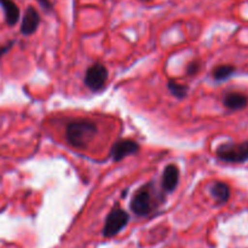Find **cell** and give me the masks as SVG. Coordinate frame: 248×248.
Here are the masks:
<instances>
[{"label":"cell","instance_id":"1","mask_svg":"<svg viewBox=\"0 0 248 248\" xmlns=\"http://www.w3.org/2000/svg\"><path fill=\"white\" fill-rule=\"evenodd\" d=\"M98 132L96 124L87 119H77L70 121L65 127V138L68 144L77 149H86Z\"/></svg>","mask_w":248,"mask_h":248},{"label":"cell","instance_id":"2","mask_svg":"<svg viewBox=\"0 0 248 248\" xmlns=\"http://www.w3.org/2000/svg\"><path fill=\"white\" fill-rule=\"evenodd\" d=\"M161 202L159 196H156L154 183H148L140 186L130 202L131 211L138 217H145L150 215Z\"/></svg>","mask_w":248,"mask_h":248},{"label":"cell","instance_id":"3","mask_svg":"<svg viewBox=\"0 0 248 248\" xmlns=\"http://www.w3.org/2000/svg\"><path fill=\"white\" fill-rule=\"evenodd\" d=\"M217 157L229 164H244L248 161V140L241 143H224L217 148Z\"/></svg>","mask_w":248,"mask_h":248},{"label":"cell","instance_id":"4","mask_svg":"<svg viewBox=\"0 0 248 248\" xmlns=\"http://www.w3.org/2000/svg\"><path fill=\"white\" fill-rule=\"evenodd\" d=\"M128 222H130L128 213L123 208L114 207L107 216L102 234L107 239H111V237L116 236L128 224Z\"/></svg>","mask_w":248,"mask_h":248},{"label":"cell","instance_id":"5","mask_svg":"<svg viewBox=\"0 0 248 248\" xmlns=\"http://www.w3.org/2000/svg\"><path fill=\"white\" fill-rule=\"evenodd\" d=\"M108 80V69L101 63L92 64L85 73L84 82L92 92H99L106 87Z\"/></svg>","mask_w":248,"mask_h":248},{"label":"cell","instance_id":"6","mask_svg":"<svg viewBox=\"0 0 248 248\" xmlns=\"http://www.w3.org/2000/svg\"><path fill=\"white\" fill-rule=\"evenodd\" d=\"M140 149V144L136 140H120L113 144L110 149V155L113 157L114 162H120L125 157L137 154Z\"/></svg>","mask_w":248,"mask_h":248},{"label":"cell","instance_id":"7","mask_svg":"<svg viewBox=\"0 0 248 248\" xmlns=\"http://www.w3.org/2000/svg\"><path fill=\"white\" fill-rule=\"evenodd\" d=\"M39 24H40V16H39V12L36 11L35 7L28 6L27 7L26 12H24L23 18H22L21 33L26 36L31 35V34H34L36 31Z\"/></svg>","mask_w":248,"mask_h":248},{"label":"cell","instance_id":"8","mask_svg":"<svg viewBox=\"0 0 248 248\" xmlns=\"http://www.w3.org/2000/svg\"><path fill=\"white\" fill-rule=\"evenodd\" d=\"M179 183V170L176 165L171 164L167 165L164 170V173H162V189H164L166 193H172L177 189Z\"/></svg>","mask_w":248,"mask_h":248},{"label":"cell","instance_id":"9","mask_svg":"<svg viewBox=\"0 0 248 248\" xmlns=\"http://www.w3.org/2000/svg\"><path fill=\"white\" fill-rule=\"evenodd\" d=\"M223 104L230 110H241L248 106V97L240 92H230L224 96Z\"/></svg>","mask_w":248,"mask_h":248},{"label":"cell","instance_id":"10","mask_svg":"<svg viewBox=\"0 0 248 248\" xmlns=\"http://www.w3.org/2000/svg\"><path fill=\"white\" fill-rule=\"evenodd\" d=\"M0 6L4 10L5 21H6L7 26H16L19 19V15H21L16 2L14 0H0Z\"/></svg>","mask_w":248,"mask_h":248},{"label":"cell","instance_id":"11","mask_svg":"<svg viewBox=\"0 0 248 248\" xmlns=\"http://www.w3.org/2000/svg\"><path fill=\"white\" fill-rule=\"evenodd\" d=\"M211 195L218 203H225L230 199V188L227 183L216 182L211 188Z\"/></svg>","mask_w":248,"mask_h":248},{"label":"cell","instance_id":"12","mask_svg":"<svg viewBox=\"0 0 248 248\" xmlns=\"http://www.w3.org/2000/svg\"><path fill=\"white\" fill-rule=\"evenodd\" d=\"M235 72H236V69H235L234 65H218V67H216L215 69H213L212 77L216 81H224V80L230 79V78L235 74Z\"/></svg>","mask_w":248,"mask_h":248},{"label":"cell","instance_id":"13","mask_svg":"<svg viewBox=\"0 0 248 248\" xmlns=\"http://www.w3.org/2000/svg\"><path fill=\"white\" fill-rule=\"evenodd\" d=\"M167 87H169L170 92L173 94L174 97L177 98L182 99V98H186V94H188V86L186 85H182L179 82H177L176 80H169L167 82Z\"/></svg>","mask_w":248,"mask_h":248},{"label":"cell","instance_id":"14","mask_svg":"<svg viewBox=\"0 0 248 248\" xmlns=\"http://www.w3.org/2000/svg\"><path fill=\"white\" fill-rule=\"evenodd\" d=\"M199 70H200V62H198V61H194V62L189 63V65L186 67V74L195 75Z\"/></svg>","mask_w":248,"mask_h":248},{"label":"cell","instance_id":"15","mask_svg":"<svg viewBox=\"0 0 248 248\" xmlns=\"http://www.w3.org/2000/svg\"><path fill=\"white\" fill-rule=\"evenodd\" d=\"M14 44H15V41L11 40V41H9V43H6V44H4V45L0 46V60L2 58V56L6 55V53L11 50L12 46H14Z\"/></svg>","mask_w":248,"mask_h":248},{"label":"cell","instance_id":"16","mask_svg":"<svg viewBox=\"0 0 248 248\" xmlns=\"http://www.w3.org/2000/svg\"><path fill=\"white\" fill-rule=\"evenodd\" d=\"M36 1L39 2V5H40L45 11H52L53 10V5L52 2H51V0H36Z\"/></svg>","mask_w":248,"mask_h":248},{"label":"cell","instance_id":"17","mask_svg":"<svg viewBox=\"0 0 248 248\" xmlns=\"http://www.w3.org/2000/svg\"><path fill=\"white\" fill-rule=\"evenodd\" d=\"M144 1H149V0H144Z\"/></svg>","mask_w":248,"mask_h":248}]
</instances>
